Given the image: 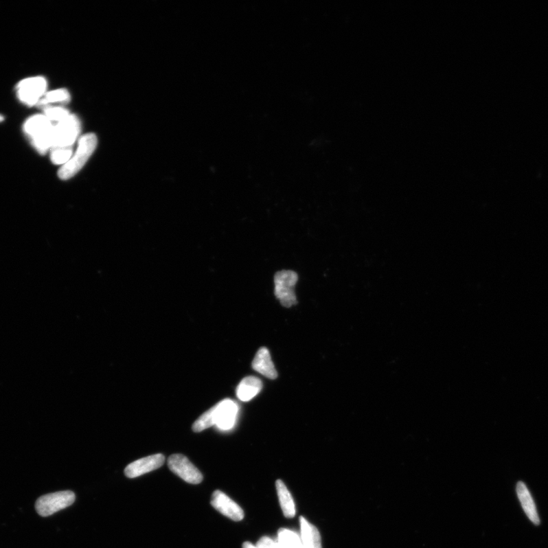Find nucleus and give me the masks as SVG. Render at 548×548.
<instances>
[{
  "instance_id": "f257e3e1",
  "label": "nucleus",
  "mask_w": 548,
  "mask_h": 548,
  "mask_svg": "<svg viewBox=\"0 0 548 548\" xmlns=\"http://www.w3.org/2000/svg\"><path fill=\"white\" fill-rule=\"evenodd\" d=\"M54 128L52 122L44 115L27 118L23 126L25 135L40 154L52 149Z\"/></svg>"
},
{
  "instance_id": "f03ea898",
  "label": "nucleus",
  "mask_w": 548,
  "mask_h": 548,
  "mask_svg": "<svg viewBox=\"0 0 548 548\" xmlns=\"http://www.w3.org/2000/svg\"><path fill=\"white\" fill-rule=\"evenodd\" d=\"M97 143V137L94 133H88L82 137L79 140L78 147H77L74 156L60 168L59 178L62 180H68L74 177L86 165L91 155L95 152Z\"/></svg>"
},
{
  "instance_id": "7ed1b4c3",
  "label": "nucleus",
  "mask_w": 548,
  "mask_h": 548,
  "mask_svg": "<svg viewBox=\"0 0 548 548\" xmlns=\"http://www.w3.org/2000/svg\"><path fill=\"white\" fill-rule=\"evenodd\" d=\"M298 275L292 271H281L274 276V294L279 300L281 305L286 308H290L297 304L295 286L298 282Z\"/></svg>"
},
{
  "instance_id": "20e7f679",
  "label": "nucleus",
  "mask_w": 548,
  "mask_h": 548,
  "mask_svg": "<svg viewBox=\"0 0 548 548\" xmlns=\"http://www.w3.org/2000/svg\"><path fill=\"white\" fill-rule=\"evenodd\" d=\"M47 82L43 76H34L20 81L16 87L19 100L27 106L38 104L45 95Z\"/></svg>"
},
{
  "instance_id": "39448f33",
  "label": "nucleus",
  "mask_w": 548,
  "mask_h": 548,
  "mask_svg": "<svg viewBox=\"0 0 548 548\" xmlns=\"http://www.w3.org/2000/svg\"><path fill=\"white\" fill-rule=\"evenodd\" d=\"M75 500L76 496L72 491L56 492L41 496L35 503V509L41 516H50L60 510L69 507Z\"/></svg>"
},
{
  "instance_id": "423d86ee",
  "label": "nucleus",
  "mask_w": 548,
  "mask_h": 548,
  "mask_svg": "<svg viewBox=\"0 0 548 548\" xmlns=\"http://www.w3.org/2000/svg\"><path fill=\"white\" fill-rule=\"evenodd\" d=\"M80 130L79 118L74 115H70L65 120L54 126L52 149L72 147L78 138Z\"/></svg>"
},
{
  "instance_id": "0eeeda50",
  "label": "nucleus",
  "mask_w": 548,
  "mask_h": 548,
  "mask_svg": "<svg viewBox=\"0 0 548 548\" xmlns=\"http://www.w3.org/2000/svg\"><path fill=\"white\" fill-rule=\"evenodd\" d=\"M168 468L182 480L192 484H198L203 481V475L186 456L174 454L168 460Z\"/></svg>"
},
{
  "instance_id": "6e6552de",
  "label": "nucleus",
  "mask_w": 548,
  "mask_h": 548,
  "mask_svg": "<svg viewBox=\"0 0 548 548\" xmlns=\"http://www.w3.org/2000/svg\"><path fill=\"white\" fill-rule=\"evenodd\" d=\"M215 425L222 431H229L236 424L238 411L234 400L225 399L212 407Z\"/></svg>"
},
{
  "instance_id": "1a4fd4ad",
  "label": "nucleus",
  "mask_w": 548,
  "mask_h": 548,
  "mask_svg": "<svg viewBox=\"0 0 548 548\" xmlns=\"http://www.w3.org/2000/svg\"><path fill=\"white\" fill-rule=\"evenodd\" d=\"M212 505L221 514L233 520L235 522L242 521L244 518L243 510L221 490L214 492Z\"/></svg>"
},
{
  "instance_id": "9d476101",
  "label": "nucleus",
  "mask_w": 548,
  "mask_h": 548,
  "mask_svg": "<svg viewBox=\"0 0 548 548\" xmlns=\"http://www.w3.org/2000/svg\"><path fill=\"white\" fill-rule=\"evenodd\" d=\"M165 456L156 454L130 464L124 470L125 475L129 479H136L139 476L152 472L164 465Z\"/></svg>"
},
{
  "instance_id": "9b49d317",
  "label": "nucleus",
  "mask_w": 548,
  "mask_h": 548,
  "mask_svg": "<svg viewBox=\"0 0 548 548\" xmlns=\"http://www.w3.org/2000/svg\"><path fill=\"white\" fill-rule=\"evenodd\" d=\"M252 368L260 374L270 379H276L278 376L277 371L274 365L269 350L266 347L258 350L254 360L252 362Z\"/></svg>"
},
{
  "instance_id": "f8f14e48",
  "label": "nucleus",
  "mask_w": 548,
  "mask_h": 548,
  "mask_svg": "<svg viewBox=\"0 0 548 548\" xmlns=\"http://www.w3.org/2000/svg\"><path fill=\"white\" fill-rule=\"evenodd\" d=\"M516 493L526 516H528L533 524L538 525L540 521L535 501H534L530 491L524 482L519 481L517 483Z\"/></svg>"
},
{
  "instance_id": "ddd939ff",
  "label": "nucleus",
  "mask_w": 548,
  "mask_h": 548,
  "mask_svg": "<svg viewBox=\"0 0 548 548\" xmlns=\"http://www.w3.org/2000/svg\"><path fill=\"white\" fill-rule=\"evenodd\" d=\"M263 388L261 379L255 376H248L242 379L236 389V395L242 402H249L255 398Z\"/></svg>"
},
{
  "instance_id": "4468645a",
  "label": "nucleus",
  "mask_w": 548,
  "mask_h": 548,
  "mask_svg": "<svg viewBox=\"0 0 548 548\" xmlns=\"http://www.w3.org/2000/svg\"><path fill=\"white\" fill-rule=\"evenodd\" d=\"M300 538L305 548H322L321 538L317 528L300 517Z\"/></svg>"
},
{
  "instance_id": "2eb2a0df",
  "label": "nucleus",
  "mask_w": 548,
  "mask_h": 548,
  "mask_svg": "<svg viewBox=\"0 0 548 548\" xmlns=\"http://www.w3.org/2000/svg\"><path fill=\"white\" fill-rule=\"evenodd\" d=\"M276 488L280 507L285 517L293 518L296 516V507H295V503L290 492L281 480L277 481Z\"/></svg>"
},
{
  "instance_id": "dca6fc26",
  "label": "nucleus",
  "mask_w": 548,
  "mask_h": 548,
  "mask_svg": "<svg viewBox=\"0 0 548 548\" xmlns=\"http://www.w3.org/2000/svg\"><path fill=\"white\" fill-rule=\"evenodd\" d=\"M277 540L280 548H305L298 534L290 529H280Z\"/></svg>"
},
{
  "instance_id": "f3484780",
  "label": "nucleus",
  "mask_w": 548,
  "mask_h": 548,
  "mask_svg": "<svg viewBox=\"0 0 548 548\" xmlns=\"http://www.w3.org/2000/svg\"><path fill=\"white\" fill-rule=\"evenodd\" d=\"M70 101V95L69 91L65 89H59L49 91L43 98L39 101L38 105L39 107L45 108L49 104L52 103H68Z\"/></svg>"
},
{
  "instance_id": "a211bd4d",
  "label": "nucleus",
  "mask_w": 548,
  "mask_h": 548,
  "mask_svg": "<svg viewBox=\"0 0 548 548\" xmlns=\"http://www.w3.org/2000/svg\"><path fill=\"white\" fill-rule=\"evenodd\" d=\"M43 110L44 115L52 122H61L70 115L67 109L60 106H50V105H48Z\"/></svg>"
},
{
  "instance_id": "6ab92c4d",
  "label": "nucleus",
  "mask_w": 548,
  "mask_h": 548,
  "mask_svg": "<svg viewBox=\"0 0 548 548\" xmlns=\"http://www.w3.org/2000/svg\"><path fill=\"white\" fill-rule=\"evenodd\" d=\"M215 425L212 407L195 421L193 424V431L200 433Z\"/></svg>"
},
{
  "instance_id": "aec40b11",
  "label": "nucleus",
  "mask_w": 548,
  "mask_h": 548,
  "mask_svg": "<svg viewBox=\"0 0 548 548\" xmlns=\"http://www.w3.org/2000/svg\"><path fill=\"white\" fill-rule=\"evenodd\" d=\"M73 155L72 147L66 148H54L52 150L51 159L55 165H65L71 159Z\"/></svg>"
},
{
  "instance_id": "412c9836",
  "label": "nucleus",
  "mask_w": 548,
  "mask_h": 548,
  "mask_svg": "<svg viewBox=\"0 0 548 548\" xmlns=\"http://www.w3.org/2000/svg\"><path fill=\"white\" fill-rule=\"evenodd\" d=\"M257 548H280L277 540L269 537H262L256 545Z\"/></svg>"
},
{
  "instance_id": "4be33fe9",
  "label": "nucleus",
  "mask_w": 548,
  "mask_h": 548,
  "mask_svg": "<svg viewBox=\"0 0 548 548\" xmlns=\"http://www.w3.org/2000/svg\"><path fill=\"white\" fill-rule=\"evenodd\" d=\"M243 548H257V547L251 543L247 542L243 544Z\"/></svg>"
},
{
  "instance_id": "5701e85b",
  "label": "nucleus",
  "mask_w": 548,
  "mask_h": 548,
  "mask_svg": "<svg viewBox=\"0 0 548 548\" xmlns=\"http://www.w3.org/2000/svg\"><path fill=\"white\" fill-rule=\"evenodd\" d=\"M4 120V117L2 115H0V123L3 122Z\"/></svg>"
}]
</instances>
